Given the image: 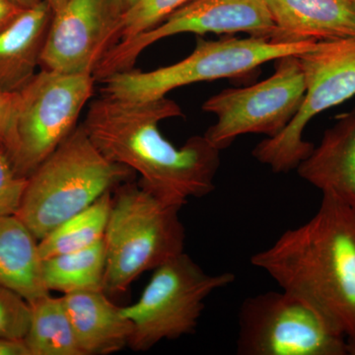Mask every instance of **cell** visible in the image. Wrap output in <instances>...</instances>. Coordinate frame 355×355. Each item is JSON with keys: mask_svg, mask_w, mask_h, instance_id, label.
Segmentation results:
<instances>
[{"mask_svg": "<svg viewBox=\"0 0 355 355\" xmlns=\"http://www.w3.org/2000/svg\"><path fill=\"white\" fill-rule=\"evenodd\" d=\"M252 265L355 340V210L322 193L316 214L253 254Z\"/></svg>", "mask_w": 355, "mask_h": 355, "instance_id": "7a4b0ae2", "label": "cell"}, {"mask_svg": "<svg viewBox=\"0 0 355 355\" xmlns=\"http://www.w3.org/2000/svg\"><path fill=\"white\" fill-rule=\"evenodd\" d=\"M25 9L15 0H0V32L12 24Z\"/></svg>", "mask_w": 355, "mask_h": 355, "instance_id": "d4e9b609", "label": "cell"}, {"mask_svg": "<svg viewBox=\"0 0 355 355\" xmlns=\"http://www.w3.org/2000/svg\"><path fill=\"white\" fill-rule=\"evenodd\" d=\"M137 0H112L113 2L114 10L116 15H121V14L125 13V11L128 10L135 3Z\"/></svg>", "mask_w": 355, "mask_h": 355, "instance_id": "4316f807", "label": "cell"}, {"mask_svg": "<svg viewBox=\"0 0 355 355\" xmlns=\"http://www.w3.org/2000/svg\"><path fill=\"white\" fill-rule=\"evenodd\" d=\"M20 100L19 92L0 90V148L3 149Z\"/></svg>", "mask_w": 355, "mask_h": 355, "instance_id": "cb8c5ba5", "label": "cell"}, {"mask_svg": "<svg viewBox=\"0 0 355 355\" xmlns=\"http://www.w3.org/2000/svg\"><path fill=\"white\" fill-rule=\"evenodd\" d=\"M239 355H347V338L323 313L292 292L268 291L243 301Z\"/></svg>", "mask_w": 355, "mask_h": 355, "instance_id": "ba28073f", "label": "cell"}, {"mask_svg": "<svg viewBox=\"0 0 355 355\" xmlns=\"http://www.w3.org/2000/svg\"><path fill=\"white\" fill-rule=\"evenodd\" d=\"M347 350L349 355H355V340L347 342Z\"/></svg>", "mask_w": 355, "mask_h": 355, "instance_id": "f546056e", "label": "cell"}, {"mask_svg": "<svg viewBox=\"0 0 355 355\" xmlns=\"http://www.w3.org/2000/svg\"><path fill=\"white\" fill-rule=\"evenodd\" d=\"M31 315V304L23 296L0 284V338L24 340Z\"/></svg>", "mask_w": 355, "mask_h": 355, "instance_id": "7402d4cb", "label": "cell"}, {"mask_svg": "<svg viewBox=\"0 0 355 355\" xmlns=\"http://www.w3.org/2000/svg\"><path fill=\"white\" fill-rule=\"evenodd\" d=\"M297 173L322 193L355 210V111L336 116L319 146L299 164Z\"/></svg>", "mask_w": 355, "mask_h": 355, "instance_id": "5bb4252c", "label": "cell"}, {"mask_svg": "<svg viewBox=\"0 0 355 355\" xmlns=\"http://www.w3.org/2000/svg\"><path fill=\"white\" fill-rule=\"evenodd\" d=\"M0 355H30L24 340L0 338Z\"/></svg>", "mask_w": 355, "mask_h": 355, "instance_id": "484cf974", "label": "cell"}, {"mask_svg": "<svg viewBox=\"0 0 355 355\" xmlns=\"http://www.w3.org/2000/svg\"><path fill=\"white\" fill-rule=\"evenodd\" d=\"M38 243L17 216L0 217V284L29 303L50 293L42 279Z\"/></svg>", "mask_w": 355, "mask_h": 355, "instance_id": "e0dca14e", "label": "cell"}, {"mask_svg": "<svg viewBox=\"0 0 355 355\" xmlns=\"http://www.w3.org/2000/svg\"><path fill=\"white\" fill-rule=\"evenodd\" d=\"M183 116L168 98L127 102L102 96L89 107L83 125L105 157L127 166L139 184L159 200L183 207L190 198L216 189L220 153L205 135H195L177 148L163 137L159 123Z\"/></svg>", "mask_w": 355, "mask_h": 355, "instance_id": "6da1fadb", "label": "cell"}, {"mask_svg": "<svg viewBox=\"0 0 355 355\" xmlns=\"http://www.w3.org/2000/svg\"><path fill=\"white\" fill-rule=\"evenodd\" d=\"M275 73L245 88L225 89L202 105L217 121L205 133L219 150L248 133L277 137L297 114L304 98V73L297 55L277 60Z\"/></svg>", "mask_w": 355, "mask_h": 355, "instance_id": "30bf717a", "label": "cell"}, {"mask_svg": "<svg viewBox=\"0 0 355 355\" xmlns=\"http://www.w3.org/2000/svg\"><path fill=\"white\" fill-rule=\"evenodd\" d=\"M277 32L272 41L355 39L354 0H266Z\"/></svg>", "mask_w": 355, "mask_h": 355, "instance_id": "4fadbf2b", "label": "cell"}, {"mask_svg": "<svg viewBox=\"0 0 355 355\" xmlns=\"http://www.w3.org/2000/svg\"><path fill=\"white\" fill-rule=\"evenodd\" d=\"M113 207L112 191L104 193L94 203L53 229L38 243L42 260L80 251L104 238Z\"/></svg>", "mask_w": 355, "mask_h": 355, "instance_id": "ffe728a7", "label": "cell"}, {"mask_svg": "<svg viewBox=\"0 0 355 355\" xmlns=\"http://www.w3.org/2000/svg\"><path fill=\"white\" fill-rule=\"evenodd\" d=\"M298 58L306 86L300 108L282 132L261 140L252 153L275 173L297 169L315 147L303 139L306 125L317 114L355 95V39L318 41Z\"/></svg>", "mask_w": 355, "mask_h": 355, "instance_id": "9c48e42d", "label": "cell"}, {"mask_svg": "<svg viewBox=\"0 0 355 355\" xmlns=\"http://www.w3.org/2000/svg\"><path fill=\"white\" fill-rule=\"evenodd\" d=\"M104 291L64 294L62 301L84 355H107L128 347L133 326Z\"/></svg>", "mask_w": 355, "mask_h": 355, "instance_id": "9a60e30c", "label": "cell"}, {"mask_svg": "<svg viewBox=\"0 0 355 355\" xmlns=\"http://www.w3.org/2000/svg\"><path fill=\"white\" fill-rule=\"evenodd\" d=\"M118 15L112 0H69L53 13L40 67L65 74H90L111 48Z\"/></svg>", "mask_w": 355, "mask_h": 355, "instance_id": "7c38bea8", "label": "cell"}, {"mask_svg": "<svg viewBox=\"0 0 355 355\" xmlns=\"http://www.w3.org/2000/svg\"><path fill=\"white\" fill-rule=\"evenodd\" d=\"M135 174L105 157L81 123L28 178L16 216L39 242Z\"/></svg>", "mask_w": 355, "mask_h": 355, "instance_id": "3957f363", "label": "cell"}, {"mask_svg": "<svg viewBox=\"0 0 355 355\" xmlns=\"http://www.w3.org/2000/svg\"><path fill=\"white\" fill-rule=\"evenodd\" d=\"M27 183L28 178L16 173L6 151L0 148V217L17 214Z\"/></svg>", "mask_w": 355, "mask_h": 355, "instance_id": "603a6c76", "label": "cell"}, {"mask_svg": "<svg viewBox=\"0 0 355 355\" xmlns=\"http://www.w3.org/2000/svg\"><path fill=\"white\" fill-rule=\"evenodd\" d=\"M30 304L31 322L24 338L30 355H84L62 297L49 293Z\"/></svg>", "mask_w": 355, "mask_h": 355, "instance_id": "d6986e66", "label": "cell"}, {"mask_svg": "<svg viewBox=\"0 0 355 355\" xmlns=\"http://www.w3.org/2000/svg\"><path fill=\"white\" fill-rule=\"evenodd\" d=\"M53 15L42 0L0 32V90L19 92L36 76Z\"/></svg>", "mask_w": 355, "mask_h": 355, "instance_id": "2e32d148", "label": "cell"}, {"mask_svg": "<svg viewBox=\"0 0 355 355\" xmlns=\"http://www.w3.org/2000/svg\"><path fill=\"white\" fill-rule=\"evenodd\" d=\"M181 207L159 200L139 184L116 189L104 239V291L120 294L139 275L184 253L186 233Z\"/></svg>", "mask_w": 355, "mask_h": 355, "instance_id": "277c9868", "label": "cell"}, {"mask_svg": "<svg viewBox=\"0 0 355 355\" xmlns=\"http://www.w3.org/2000/svg\"><path fill=\"white\" fill-rule=\"evenodd\" d=\"M189 1L191 0H137L116 19L111 48L120 42L154 29Z\"/></svg>", "mask_w": 355, "mask_h": 355, "instance_id": "44dd1931", "label": "cell"}, {"mask_svg": "<svg viewBox=\"0 0 355 355\" xmlns=\"http://www.w3.org/2000/svg\"><path fill=\"white\" fill-rule=\"evenodd\" d=\"M69 0H46L49 4H50L51 10L53 13L58 12V10L62 8L65 6V3Z\"/></svg>", "mask_w": 355, "mask_h": 355, "instance_id": "83f0119b", "label": "cell"}, {"mask_svg": "<svg viewBox=\"0 0 355 355\" xmlns=\"http://www.w3.org/2000/svg\"><path fill=\"white\" fill-rule=\"evenodd\" d=\"M354 8H355V0H354Z\"/></svg>", "mask_w": 355, "mask_h": 355, "instance_id": "4dcf8cb0", "label": "cell"}, {"mask_svg": "<svg viewBox=\"0 0 355 355\" xmlns=\"http://www.w3.org/2000/svg\"><path fill=\"white\" fill-rule=\"evenodd\" d=\"M90 74L42 69L20 91V100L3 150L21 177L29 178L77 127L94 93Z\"/></svg>", "mask_w": 355, "mask_h": 355, "instance_id": "8992f818", "label": "cell"}, {"mask_svg": "<svg viewBox=\"0 0 355 355\" xmlns=\"http://www.w3.org/2000/svg\"><path fill=\"white\" fill-rule=\"evenodd\" d=\"M235 279L232 272H205L184 252L170 259L154 270L139 301L121 308L133 326L128 347L146 352L162 340L195 333L205 299Z\"/></svg>", "mask_w": 355, "mask_h": 355, "instance_id": "52a82bcc", "label": "cell"}, {"mask_svg": "<svg viewBox=\"0 0 355 355\" xmlns=\"http://www.w3.org/2000/svg\"><path fill=\"white\" fill-rule=\"evenodd\" d=\"M106 243L103 238L93 246L42 260V279L49 291L62 293L104 291Z\"/></svg>", "mask_w": 355, "mask_h": 355, "instance_id": "ac0fdd59", "label": "cell"}, {"mask_svg": "<svg viewBox=\"0 0 355 355\" xmlns=\"http://www.w3.org/2000/svg\"><path fill=\"white\" fill-rule=\"evenodd\" d=\"M238 32L272 41L277 28L266 0H191L154 29L112 46L103 55L93 76L100 83L114 73L132 69L142 51L168 37L184 33Z\"/></svg>", "mask_w": 355, "mask_h": 355, "instance_id": "8fae6325", "label": "cell"}, {"mask_svg": "<svg viewBox=\"0 0 355 355\" xmlns=\"http://www.w3.org/2000/svg\"><path fill=\"white\" fill-rule=\"evenodd\" d=\"M315 44L277 43L251 36L219 41L198 39L193 53L181 62L151 71L132 69L114 73L100 81V92L121 101H153L189 84L247 76L266 62L305 53Z\"/></svg>", "mask_w": 355, "mask_h": 355, "instance_id": "5b68a950", "label": "cell"}, {"mask_svg": "<svg viewBox=\"0 0 355 355\" xmlns=\"http://www.w3.org/2000/svg\"><path fill=\"white\" fill-rule=\"evenodd\" d=\"M20 6L25 7V8H30V7L35 6L36 4L40 3L42 0H15Z\"/></svg>", "mask_w": 355, "mask_h": 355, "instance_id": "f1b7e54d", "label": "cell"}]
</instances>
